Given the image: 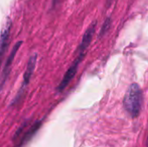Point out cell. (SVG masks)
Wrapping results in <instances>:
<instances>
[{
	"label": "cell",
	"instance_id": "6da1fadb",
	"mask_svg": "<svg viewBox=\"0 0 148 147\" xmlns=\"http://www.w3.org/2000/svg\"><path fill=\"white\" fill-rule=\"evenodd\" d=\"M143 103V94L137 83H133L128 88L123 101L124 108L132 118H137L141 111Z\"/></svg>",
	"mask_w": 148,
	"mask_h": 147
},
{
	"label": "cell",
	"instance_id": "7a4b0ae2",
	"mask_svg": "<svg viewBox=\"0 0 148 147\" xmlns=\"http://www.w3.org/2000/svg\"><path fill=\"white\" fill-rule=\"evenodd\" d=\"M36 60H37V55L36 54H33L29 61H28V63H27V68H26V70H25V73L23 75V83L21 85V88L16 94V96L15 97V99L13 100V103H16L17 102L20 98H22L24 91H25V88L26 87L29 85V81H30V78L34 73V70H35V68H36Z\"/></svg>",
	"mask_w": 148,
	"mask_h": 147
},
{
	"label": "cell",
	"instance_id": "3957f363",
	"mask_svg": "<svg viewBox=\"0 0 148 147\" xmlns=\"http://www.w3.org/2000/svg\"><path fill=\"white\" fill-rule=\"evenodd\" d=\"M85 54H86V52L78 51V55L76 56L75 60L74 61L72 65L69 67L68 71L65 73L62 81L60 82V84H59V86L57 88V91L58 92L63 91L66 88V87L69 84V82L73 80V78L75 77V74L77 72V69H78V67H79L80 63L82 62V59L85 56Z\"/></svg>",
	"mask_w": 148,
	"mask_h": 147
},
{
	"label": "cell",
	"instance_id": "277c9868",
	"mask_svg": "<svg viewBox=\"0 0 148 147\" xmlns=\"http://www.w3.org/2000/svg\"><path fill=\"white\" fill-rule=\"evenodd\" d=\"M22 44H23V41H18L15 44V46L13 47L10 54L9 55V56H8V58L6 60V62H5V65H4L3 70V75H2V82H1L2 88L4 85V82H5V81H6V79H7V77L9 75V73H10V66L12 64V62H13V60H14V58H15V56H16L18 49H19V48L21 47Z\"/></svg>",
	"mask_w": 148,
	"mask_h": 147
},
{
	"label": "cell",
	"instance_id": "5b68a950",
	"mask_svg": "<svg viewBox=\"0 0 148 147\" xmlns=\"http://www.w3.org/2000/svg\"><path fill=\"white\" fill-rule=\"evenodd\" d=\"M95 26H96V21H94L92 23V24L87 29V30L83 34L82 40L81 44H80V46L78 48V51L86 52L88 47L90 45L91 41L93 39V36H94V34H95Z\"/></svg>",
	"mask_w": 148,
	"mask_h": 147
},
{
	"label": "cell",
	"instance_id": "8992f818",
	"mask_svg": "<svg viewBox=\"0 0 148 147\" xmlns=\"http://www.w3.org/2000/svg\"><path fill=\"white\" fill-rule=\"evenodd\" d=\"M11 25H12V23L9 19L6 22L4 27L2 29V32H1V42H1V55H3V52L5 51V48L8 46V42H9V38H10Z\"/></svg>",
	"mask_w": 148,
	"mask_h": 147
},
{
	"label": "cell",
	"instance_id": "52a82bcc",
	"mask_svg": "<svg viewBox=\"0 0 148 147\" xmlns=\"http://www.w3.org/2000/svg\"><path fill=\"white\" fill-rule=\"evenodd\" d=\"M111 21H112L111 17H107L106 18V20L104 21V23H103V24L101 26V29L100 30V33H99V36L100 37H102L103 36H105L108 32V30L111 28V23H112Z\"/></svg>",
	"mask_w": 148,
	"mask_h": 147
},
{
	"label": "cell",
	"instance_id": "ba28073f",
	"mask_svg": "<svg viewBox=\"0 0 148 147\" xmlns=\"http://www.w3.org/2000/svg\"><path fill=\"white\" fill-rule=\"evenodd\" d=\"M53 1H54V4H55V3H56L59 0H53Z\"/></svg>",
	"mask_w": 148,
	"mask_h": 147
},
{
	"label": "cell",
	"instance_id": "9c48e42d",
	"mask_svg": "<svg viewBox=\"0 0 148 147\" xmlns=\"http://www.w3.org/2000/svg\"><path fill=\"white\" fill-rule=\"evenodd\" d=\"M147 147H148V136H147Z\"/></svg>",
	"mask_w": 148,
	"mask_h": 147
}]
</instances>
